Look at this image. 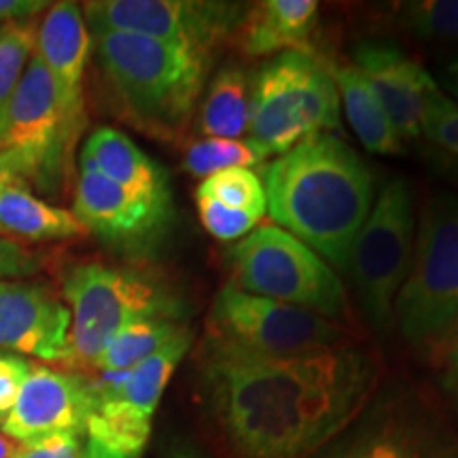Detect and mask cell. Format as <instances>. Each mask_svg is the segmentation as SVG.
<instances>
[{
	"label": "cell",
	"instance_id": "cell-1",
	"mask_svg": "<svg viewBox=\"0 0 458 458\" xmlns=\"http://www.w3.org/2000/svg\"><path fill=\"white\" fill-rule=\"evenodd\" d=\"M202 386L236 458H310L360 416L376 363L360 348L272 357L208 335Z\"/></svg>",
	"mask_w": 458,
	"mask_h": 458
},
{
	"label": "cell",
	"instance_id": "cell-2",
	"mask_svg": "<svg viewBox=\"0 0 458 458\" xmlns=\"http://www.w3.org/2000/svg\"><path fill=\"white\" fill-rule=\"evenodd\" d=\"M267 213L331 267L348 270L374 206V176L340 136L320 131L263 172Z\"/></svg>",
	"mask_w": 458,
	"mask_h": 458
},
{
	"label": "cell",
	"instance_id": "cell-3",
	"mask_svg": "<svg viewBox=\"0 0 458 458\" xmlns=\"http://www.w3.org/2000/svg\"><path fill=\"white\" fill-rule=\"evenodd\" d=\"M91 34L96 60L122 119L151 139H179L202 96L210 57L140 34Z\"/></svg>",
	"mask_w": 458,
	"mask_h": 458
},
{
	"label": "cell",
	"instance_id": "cell-4",
	"mask_svg": "<svg viewBox=\"0 0 458 458\" xmlns=\"http://www.w3.org/2000/svg\"><path fill=\"white\" fill-rule=\"evenodd\" d=\"M340 91L327 62L306 51L274 55L250 81V142L284 156L320 131L340 125Z\"/></svg>",
	"mask_w": 458,
	"mask_h": 458
},
{
	"label": "cell",
	"instance_id": "cell-5",
	"mask_svg": "<svg viewBox=\"0 0 458 458\" xmlns=\"http://www.w3.org/2000/svg\"><path fill=\"white\" fill-rule=\"evenodd\" d=\"M410 344L448 342L458 331V196L435 191L420 210L411 266L394 301Z\"/></svg>",
	"mask_w": 458,
	"mask_h": 458
},
{
	"label": "cell",
	"instance_id": "cell-6",
	"mask_svg": "<svg viewBox=\"0 0 458 458\" xmlns=\"http://www.w3.org/2000/svg\"><path fill=\"white\" fill-rule=\"evenodd\" d=\"M64 297L71 306L68 363L89 368L108 342L136 320L185 317L182 303L153 278L102 263L72 267L64 280Z\"/></svg>",
	"mask_w": 458,
	"mask_h": 458
},
{
	"label": "cell",
	"instance_id": "cell-7",
	"mask_svg": "<svg viewBox=\"0 0 458 458\" xmlns=\"http://www.w3.org/2000/svg\"><path fill=\"white\" fill-rule=\"evenodd\" d=\"M238 289L283 301L318 317H346V291L340 276L310 246L278 225H259L227 250Z\"/></svg>",
	"mask_w": 458,
	"mask_h": 458
},
{
	"label": "cell",
	"instance_id": "cell-8",
	"mask_svg": "<svg viewBox=\"0 0 458 458\" xmlns=\"http://www.w3.org/2000/svg\"><path fill=\"white\" fill-rule=\"evenodd\" d=\"M416 227L414 189L405 179H394L371 206L348 267L374 329H388L394 320V301L414 255Z\"/></svg>",
	"mask_w": 458,
	"mask_h": 458
},
{
	"label": "cell",
	"instance_id": "cell-9",
	"mask_svg": "<svg viewBox=\"0 0 458 458\" xmlns=\"http://www.w3.org/2000/svg\"><path fill=\"white\" fill-rule=\"evenodd\" d=\"M191 331H181L174 340L159 348L125 374H106V380L94 388L85 435L113 454L139 458L151 435V420L172 374L179 368L189 346Z\"/></svg>",
	"mask_w": 458,
	"mask_h": 458
},
{
	"label": "cell",
	"instance_id": "cell-10",
	"mask_svg": "<svg viewBox=\"0 0 458 458\" xmlns=\"http://www.w3.org/2000/svg\"><path fill=\"white\" fill-rule=\"evenodd\" d=\"M249 4L223 0H96L85 4L91 30L156 38L204 57L240 30Z\"/></svg>",
	"mask_w": 458,
	"mask_h": 458
},
{
	"label": "cell",
	"instance_id": "cell-11",
	"mask_svg": "<svg viewBox=\"0 0 458 458\" xmlns=\"http://www.w3.org/2000/svg\"><path fill=\"white\" fill-rule=\"evenodd\" d=\"M79 134L62 108L54 77L34 54L0 119V147L20 159L24 179L51 189Z\"/></svg>",
	"mask_w": 458,
	"mask_h": 458
},
{
	"label": "cell",
	"instance_id": "cell-12",
	"mask_svg": "<svg viewBox=\"0 0 458 458\" xmlns=\"http://www.w3.org/2000/svg\"><path fill=\"white\" fill-rule=\"evenodd\" d=\"M210 335L272 357L317 352L346 344V331L335 320L246 293L232 283L215 297Z\"/></svg>",
	"mask_w": 458,
	"mask_h": 458
},
{
	"label": "cell",
	"instance_id": "cell-13",
	"mask_svg": "<svg viewBox=\"0 0 458 458\" xmlns=\"http://www.w3.org/2000/svg\"><path fill=\"white\" fill-rule=\"evenodd\" d=\"M72 215L85 232L123 249H140L157 238L170 216V206L136 196L106 179L89 157L81 153Z\"/></svg>",
	"mask_w": 458,
	"mask_h": 458
},
{
	"label": "cell",
	"instance_id": "cell-14",
	"mask_svg": "<svg viewBox=\"0 0 458 458\" xmlns=\"http://www.w3.org/2000/svg\"><path fill=\"white\" fill-rule=\"evenodd\" d=\"M352 60L385 106L401 140L420 139L428 100L439 89L433 74L397 45L382 38L359 41Z\"/></svg>",
	"mask_w": 458,
	"mask_h": 458
},
{
	"label": "cell",
	"instance_id": "cell-15",
	"mask_svg": "<svg viewBox=\"0 0 458 458\" xmlns=\"http://www.w3.org/2000/svg\"><path fill=\"white\" fill-rule=\"evenodd\" d=\"M94 388L81 377L47 368H32L3 428L15 442L54 433L85 435Z\"/></svg>",
	"mask_w": 458,
	"mask_h": 458
},
{
	"label": "cell",
	"instance_id": "cell-16",
	"mask_svg": "<svg viewBox=\"0 0 458 458\" xmlns=\"http://www.w3.org/2000/svg\"><path fill=\"white\" fill-rule=\"evenodd\" d=\"M71 310L47 289L0 283V348L68 363Z\"/></svg>",
	"mask_w": 458,
	"mask_h": 458
},
{
	"label": "cell",
	"instance_id": "cell-17",
	"mask_svg": "<svg viewBox=\"0 0 458 458\" xmlns=\"http://www.w3.org/2000/svg\"><path fill=\"white\" fill-rule=\"evenodd\" d=\"M91 51V37L77 3H55L37 26L34 54L54 77L66 117L83 130V74Z\"/></svg>",
	"mask_w": 458,
	"mask_h": 458
},
{
	"label": "cell",
	"instance_id": "cell-18",
	"mask_svg": "<svg viewBox=\"0 0 458 458\" xmlns=\"http://www.w3.org/2000/svg\"><path fill=\"white\" fill-rule=\"evenodd\" d=\"M318 458H458L414 411L382 405Z\"/></svg>",
	"mask_w": 458,
	"mask_h": 458
},
{
	"label": "cell",
	"instance_id": "cell-19",
	"mask_svg": "<svg viewBox=\"0 0 458 458\" xmlns=\"http://www.w3.org/2000/svg\"><path fill=\"white\" fill-rule=\"evenodd\" d=\"M318 28L317 0H266L249 9L240 26V47L250 57L286 51L310 54L312 34Z\"/></svg>",
	"mask_w": 458,
	"mask_h": 458
},
{
	"label": "cell",
	"instance_id": "cell-20",
	"mask_svg": "<svg viewBox=\"0 0 458 458\" xmlns=\"http://www.w3.org/2000/svg\"><path fill=\"white\" fill-rule=\"evenodd\" d=\"M83 156L94 162L106 179L117 182L136 196L170 206V182L162 165H157L123 131L98 128L85 140Z\"/></svg>",
	"mask_w": 458,
	"mask_h": 458
},
{
	"label": "cell",
	"instance_id": "cell-21",
	"mask_svg": "<svg viewBox=\"0 0 458 458\" xmlns=\"http://www.w3.org/2000/svg\"><path fill=\"white\" fill-rule=\"evenodd\" d=\"M85 233L77 216L37 198L24 179L9 182L0 191V236L13 240H68Z\"/></svg>",
	"mask_w": 458,
	"mask_h": 458
},
{
	"label": "cell",
	"instance_id": "cell-22",
	"mask_svg": "<svg viewBox=\"0 0 458 458\" xmlns=\"http://www.w3.org/2000/svg\"><path fill=\"white\" fill-rule=\"evenodd\" d=\"M334 79L340 102H344V114L360 145L377 156H397L403 151V140L363 74L346 64L334 68Z\"/></svg>",
	"mask_w": 458,
	"mask_h": 458
},
{
	"label": "cell",
	"instance_id": "cell-23",
	"mask_svg": "<svg viewBox=\"0 0 458 458\" xmlns=\"http://www.w3.org/2000/svg\"><path fill=\"white\" fill-rule=\"evenodd\" d=\"M250 81L238 66H225L215 74L199 108V131L204 139L242 140L249 131Z\"/></svg>",
	"mask_w": 458,
	"mask_h": 458
},
{
	"label": "cell",
	"instance_id": "cell-24",
	"mask_svg": "<svg viewBox=\"0 0 458 458\" xmlns=\"http://www.w3.org/2000/svg\"><path fill=\"white\" fill-rule=\"evenodd\" d=\"M187 327L181 320L172 318L153 317L136 320L108 342V346L100 352L91 368L105 371V374H125L151 354H156L159 348L174 340Z\"/></svg>",
	"mask_w": 458,
	"mask_h": 458
},
{
	"label": "cell",
	"instance_id": "cell-25",
	"mask_svg": "<svg viewBox=\"0 0 458 458\" xmlns=\"http://www.w3.org/2000/svg\"><path fill=\"white\" fill-rule=\"evenodd\" d=\"M267 157L270 153H266L249 139H202L187 147L182 165L189 174L198 176V179H208L216 172L229 168H253V165L266 162Z\"/></svg>",
	"mask_w": 458,
	"mask_h": 458
},
{
	"label": "cell",
	"instance_id": "cell-26",
	"mask_svg": "<svg viewBox=\"0 0 458 458\" xmlns=\"http://www.w3.org/2000/svg\"><path fill=\"white\" fill-rule=\"evenodd\" d=\"M196 196L216 199L229 208H240L259 216L266 215L267 208L263 181L250 168H229L216 172V174L199 182Z\"/></svg>",
	"mask_w": 458,
	"mask_h": 458
},
{
	"label": "cell",
	"instance_id": "cell-27",
	"mask_svg": "<svg viewBox=\"0 0 458 458\" xmlns=\"http://www.w3.org/2000/svg\"><path fill=\"white\" fill-rule=\"evenodd\" d=\"M399 24L425 41H458V0H414L401 4Z\"/></svg>",
	"mask_w": 458,
	"mask_h": 458
},
{
	"label": "cell",
	"instance_id": "cell-28",
	"mask_svg": "<svg viewBox=\"0 0 458 458\" xmlns=\"http://www.w3.org/2000/svg\"><path fill=\"white\" fill-rule=\"evenodd\" d=\"M34 47H37V26L30 20L0 26V119L28 60L32 57Z\"/></svg>",
	"mask_w": 458,
	"mask_h": 458
},
{
	"label": "cell",
	"instance_id": "cell-29",
	"mask_svg": "<svg viewBox=\"0 0 458 458\" xmlns=\"http://www.w3.org/2000/svg\"><path fill=\"white\" fill-rule=\"evenodd\" d=\"M199 221L210 236L221 242H232V240H242L253 232L257 223L261 221L259 215L246 213L240 208H229V206L216 202V199L196 196Z\"/></svg>",
	"mask_w": 458,
	"mask_h": 458
},
{
	"label": "cell",
	"instance_id": "cell-30",
	"mask_svg": "<svg viewBox=\"0 0 458 458\" xmlns=\"http://www.w3.org/2000/svg\"><path fill=\"white\" fill-rule=\"evenodd\" d=\"M422 136L431 142V148L458 159V105L439 89L428 100Z\"/></svg>",
	"mask_w": 458,
	"mask_h": 458
},
{
	"label": "cell",
	"instance_id": "cell-31",
	"mask_svg": "<svg viewBox=\"0 0 458 458\" xmlns=\"http://www.w3.org/2000/svg\"><path fill=\"white\" fill-rule=\"evenodd\" d=\"M88 439L79 433H54L24 442L13 458H85Z\"/></svg>",
	"mask_w": 458,
	"mask_h": 458
},
{
	"label": "cell",
	"instance_id": "cell-32",
	"mask_svg": "<svg viewBox=\"0 0 458 458\" xmlns=\"http://www.w3.org/2000/svg\"><path fill=\"white\" fill-rule=\"evenodd\" d=\"M32 365L17 354L0 352V416L7 420L26 377L30 376Z\"/></svg>",
	"mask_w": 458,
	"mask_h": 458
},
{
	"label": "cell",
	"instance_id": "cell-33",
	"mask_svg": "<svg viewBox=\"0 0 458 458\" xmlns=\"http://www.w3.org/2000/svg\"><path fill=\"white\" fill-rule=\"evenodd\" d=\"M38 270L37 255L17 244L15 240L0 236V283L4 278L30 276Z\"/></svg>",
	"mask_w": 458,
	"mask_h": 458
},
{
	"label": "cell",
	"instance_id": "cell-34",
	"mask_svg": "<svg viewBox=\"0 0 458 458\" xmlns=\"http://www.w3.org/2000/svg\"><path fill=\"white\" fill-rule=\"evenodd\" d=\"M442 385L458 411V331L448 340L442 360Z\"/></svg>",
	"mask_w": 458,
	"mask_h": 458
},
{
	"label": "cell",
	"instance_id": "cell-35",
	"mask_svg": "<svg viewBox=\"0 0 458 458\" xmlns=\"http://www.w3.org/2000/svg\"><path fill=\"white\" fill-rule=\"evenodd\" d=\"M47 7L49 3H38V0H0V20L4 24L28 21V17L41 13Z\"/></svg>",
	"mask_w": 458,
	"mask_h": 458
},
{
	"label": "cell",
	"instance_id": "cell-36",
	"mask_svg": "<svg viewBox=\"0 0 458 458\" xmlns=\"http://www.w3.org/2000/svg\"><path fill=\"white\" fill-rule=\"evenodd\" d=\"M433 79L437 83L439 91L458 105V51L450 57H445L444 62H439L437 74Z\"/></svg>",
	"mask_w": 458,
	"mask_h": 458
},
{
	"label": "cell",
	"instance_id": "cell-37",
	"mask_svg": "<svg viewBox=\"0 0 458 458\" xmlns=\"http://www.w3.org/2000/svg\"><path fill=\"white\" fill-rule=\"evenodd\" d=\"M427 159L431 162L433 170L437 172L439 176H444L445 181L452 182L458 189V159L445 156V153L437 151V148H431L427 153Z\"/></svg>",
	"mask_w": 458,
	"mask_h": 458
},
{
	"label": "cell",
	"instance_id": "cell-38",
	"mask_svg": "<svg viewBox=\"0 0 458 458\" xmlns=\"http://www.w3.org/2000/svg\"><path fill=\"white\" fill-rule=\"evenodd\" d=\"M17 179H24V168H21L20 159L7 151V148L0 147V191Z\"/></svg>",
	"mask_w": 458,
	"mask_h": 458
},
{
	"label": "cell",
	"instance_id": "cell-39",
	"mask_svg": "<svg viewBox=\"0 0 458 458\" xmlns=\"http://www.w3.org/2000/svg\"><path fill=\"white\" fill-rule=\"evenodd\" d=\"M168 458H210L206 452L193 442H174L168 450Z\"/></svg>",
	"mask_w": 458,
	"mask_h": 458
},
{
	"label": "cell",
	"instance_id": "cell-40",
	"mask_svg": "<svg viewBox=\"0 0 458 458\" xmlns=\"http://www.w3.org/2000/svg\"><path fill=\"white\" fill-rule=\"evenodd\" d=\"M20 442L11 439L9 435H0V458H13L20 450Z\"/></svg>",
	"mask_w": 458,
	"mask_h": 458
},
{
	"label": "cell",
	"instance_id": "cell-41",
	"mask_svg": "<svg viewBox=\"0 0 458 458\" xmlns=\"http://www.w3.org/2000/svg\"><path fill=\"white\" fill-rule=\"evenodd\" d=\"M85 458H123V456L113 454V452H108V450L102 448V445L89 442V439H88V456H85Z\"/></svg>",
	"mask_w": 458,
	"mask_h": 458
},
{
	"label": "cell",
	"instance_id": "cell-42",
	"mask_svg": "<svg viewBox=\"0 0 458 458\" xmlns=\"http://www.w3.org/2000/svg\"><path fill=\"white\" fill-rule=\"evenodd\" d=\"M4 425V416H0V427H3Z\"/></svg>",
	"mask_w": 458,
	"mask_h": 458
}]
</instances>
